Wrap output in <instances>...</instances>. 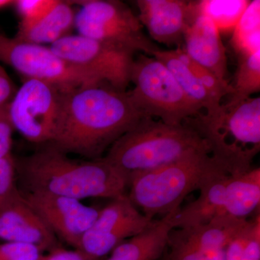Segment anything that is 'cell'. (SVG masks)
I'll use <instances>...</instances> for the list:
<instances>
[{"instance_id":"6da1fadb","label":"cell","mask_w":260,"mask_h":260,"mask_svg":"<svg viewBox=\"0 0 260 260\" xmlns=\"http://www.w3.org/2000/svg\"><path fill=\"white\" fill-rule=\"evenodd\" d=\"M145 116L128 92L107 84L65 91L51 146L87 159L104 157L111 146Z\"/></svg>"},{"instance_id":"7a4b0ae2","label":"cell","mask_w":260,"mask_h":260,"mask_svg":"<svg viewBox=\"0 0 260 260\" xmlns=\"http://www.w3.org/2000/svg\"><path fill=\"white\" fill-rule=\"evenodd\" d=\"M15 167L27 191L81 201L86 198L117 199L126 195L128 189V178L104 157L73 159L50 145L15 159Z\"/></svg>"},{"instance_id":"3957f363","label":"cell","mask_w":260,"mask_h":260,"mask_svg":"<svg viewBox=\"0 0 260 260\" xmlns=\"http://www.w3.org/2000/svg\"><path fill=\"white\" fill-rule=\"evenodd\" d=\"M208 152L206 142L188 123L170 125L145 116L108 150L104 158L129 179L198 153Z\"/></svg>"},{"instance_id":"277c9868","label":"cell","mask_w":260,"mask_h":260,"mask_svg":"<svg viewBox=\"0 0 260 260\" xmlns=\"http://www.w3.org/2000/svg\"><path fill=\"white\" fill-rule=\"evenodd\" d=\"M189 120L188 124L206 142L212 158L229 175L252 169L260 150L259 97L229 101Z\"/></svg>"},{"instance_id":"5b68a950","label":"cell","mask_w":260,"mask_h":260,"mask_svg":"<svg viewBox=\"0 0 260 260\" xmlns=\"http://www.w3.org/2000/svg\"><path fill=\"white\" fill-rule=\"evenodd\" d=\"M222 172L225 171L209 153L198 152L164 167L130 176L127 197L145 216L162 218L181 208L188 195L200 190L207 181Z\"/></svg>"},{"instance_id":"8992f818","label":"cell","mask_w":260,"mask_h":260,"mask_svg":"<svg viewBox=\"0 0 260 260\" xmlns=\"http://www.w3.org/2000/svg\"><path fill=\"white\" fill-rule=\"evenodd\" d=\"M131 83L134 88L128 94L145 116L180 125L200 114L201 109L186 96L172 73L153 56L142 54L135 59Z\"/></svg>"},{"instance_id":"52a82bcc","label":"cell","mask_w":260,"mask_h":260,"mask_svg":"<svg viewBox=\"0 0 260 260\" xmlns=\"http://www.w3.org/2000/svg\"><path fill=\"white\" fill-rule=\"evenodd\" d=\"M80 7L75 28L79 35L152 56L158 48L143 32V25L128 5L118 0H75Z\"/></svg>"},{"instance_id":"ba28073f","label":"cell","mask_w":260,"mask_h":260,"mask_svg":"<svg viewBox=\"0 0 260 260\" xmlns=\"http://www.w3.org/2000/svg\"><path fill=\"white\" fill-rule=\"evenodd\" d=\"M0 61L27 79L47 82L64 91L106 84L90 71L58 55L50 47L23 42L2 34Z\"/></svg>"},{"instance_id":"9c48e42d","label":"cell","mask_w":260,"mask_h":260,"mask_svg":"<svg viewBox=\"0 0 260 260\" xmlns=\"http://www.w3.org/2000/svg\"><path fill=\"white\" fill-rule=\"evenodd\" d=\"M64 90L47 82L25 78L9 104L13 127L35 144H50L55 135Z\"/></svg>"},{"instance_id":"30bf717a","label":"cell","mask_w":260,"mask_h":260,"mask_svg":"<svg viewBox=\"0 0 260 260\" xmlns=\"http://www.w3.org/2000/svg\"><path fill=\"white\" fill-rule=\"evenodd\" d=\"M50 48L58 55L96 75L103 83L126 90L131 83L135 53L79 35L67 36Z\"/></svg>"},{"instance_id":"8fae6325","label":"cell","mask_w":260,"mask_h":260,"mask_svg":"<svg viewBox=\"0 0 260 260\" xmlns=\"http://www.w3.org/2000/svg\"><path fill=\"white\" fill-rule=\"evenodd\" d=\"M154 220L140 212L127 194L112 200L99 210L77 251L90 260L102 259L124 241L143 232Z\"/></svg>"},{"instance_id":"7c38bea8","label":"cell","mask_w":260,"mask_h":260,"mask_svg":"<svg viewBox=\"0 0 260 260\" xmlns=\"http://www.w3.org/2000/svg\"><path fill=\"white\" fill-rule=\"evenodd\" d=\"M22 193L58 239L75 250L99 215V210L80 200L38 191Z\"/></svg>"},{"instance_id":"4fadbf2b","label":"cell","mask_w":260,"mask_h":260,"mask_svg":"<svg viewBox=\"0 0 260 260\" xmlns=\"http://www.w3.org/2000/svg\"><path fill=\"white\" fill-rule=\"evenodd\" d=\"M138 19L152 39L160 44L178 46L184 42L186 29L198 13V1L138 0Z\"/></svg>"},{"instance_id":"5bb4252c","label":"cell","mask_w":260,"mask_h":260,"mask_svg":"<svg viewBox=\"0 0 260 260\" xmlns=\"http://www.w3.org/2000/svg\"><path fill=\"white\" fill-rule=\"evenodd\" d=\"M0 240L34 246L42 253L61 246L58 238L19 189L0 210Z\"/></svg>"},{"instance_id":"9a60e30c","label":"cell","mask_w":260,"mask_h":260,"mask_svg":"<svg viewBox=\"0 0 260 260\" xmlns=\"http://www.w3.org/2000/svg\"><path fill=\"white\" fill-rule=\"evenodd\" d=\"M184 42V47L181 48L191 59L219 79L226 80V53L220 30L213 20L200 10L186 30Z\"/></svg>"},{"instance_id":"2e32d148","label":"cell","mask_w":260,"mask_h":260,"mask_svg":"<svg viewBox=\"0 0 260 260\" xmlns=\"http://www.w3.org/2000/svg\"><path fill=\"white\" fill-rule=\"evenodd\" d=\"M246 220L221 216L198 226L174 229L168 244L205 251L225 250Z\"/></svg>"},{"instance_id":"e0dca14e","label":"cell","mask_w":260,"mask_h":260,"mask_svg":"<svg viewBox=\"0 0 260 260\" xmlns=\"http://www.w3.org/2000/svg\"><path fill=\"white\" fill-rule=\"evenodd\" d=\"M181 208L173 210L138 235L116 246L107 260H157L165 251L169 235L174 229V218Z\"/></svg>"},{"instance_id":"ac0fdd59","label":"cell","mask_w":260,"mask_h":260,"mask_svg":"<svg viewBox=\"0 0 260 260\" xmlns=\"http://www.w3.org/2000/svg\"><path fill=\"white\" fill-rule=\"evenodd\" d=\"M229 174L218 173L200 189L196 200L181 208L174 218V229H185L209 223L224 216L225 189Z\"/></svg>"},{"instance_id":"d6986e66","label":"cell","mask_w":260,"mask_h":260,"mask_svg":"<svg viewBox=\"0 0 260 260\" xmlns=\"http://www.w3.org/2000/svg\"><path fill=\"white\" fill-rule=\"evenodd\" d=\"M75 13L71 1L55 0L42 18L25 28L18 29L15 38L23 42L44 45L54 44L75 28Z\"/></svg>"},{"instance_id":"ffe728a7","label":"cell","mask_w":260,"mask_h":260,"mask_svg":"<svg viewBox=\"0 0 260 260\" xmlns=\"http://www.w3.org/2000/svg\"><path fill=\"white\" fill-rule=\"evenodd\" d=\"M260 168L229 176L225 189L224 216L246 220L259 212Z\"/></svg>"},{"instance_id":"44dd1931","label":"cell","mask_w":260,"mask_h":260,"mask_svg":"<svg viewBox=\"0 0 260 260\" xmlns=\"http://www.w3.org/2000/svg\"><path fill=\"white\" fill-rule=\"evenodd\" d=\"M152 56L167 67L186 96L200 109H204L206 112H210L221 104L210 95L187 65L177 55L175 49L162 50L159 49L154 51Z\"/></svg>"},{"instance_id":"7402d4cb","label":"cell","mask_w":260,"mask_h":260,"mask_svg":"<svg viewBox=\"0 0 260 260\" xmlns=\"http://www.w3.org/2000/svg\"><path fill=\"white\" fill-rule=\"evenodd\" d=\"M233 49L238 57L250 55L260 50V1L249 2L234 28Z\"/></svg>"},{"instance_id":"603a6c76","label":"cell","mask_w":260,"mask_h":260,"mask_svg":"<svg viewBox=\"0 0 260 260\" xmlns=\"http://www.w3.org/2000/svg\"><path fill=\"white\" fill-rule=\"evenodd\" d=\"M225 260H260V212L248 218L224 250Z\"/></svg>"},{"instance_id":"cb8c5ba5","label":"cell","mask_w":260,"mask_h":260,"mask_svg":"<svg viewBox=\"0 0 260 260\" xmlns=\"http://www.w3.org/2000/svg\"><path fill=\"white\" fill-rule=\"evenodd\" d=\"M230 102H238L250 98L260 90V50L250 55L239 57V64Z\"/></svg>"},{"instance_id":"d4e9b609","label":"cell","mask_w":260,"mask_h":260,"mask_svg":"<svg viewBox=\"0 0 260 260\" xmlns=\"http://www.w3.org/2000/svg\"><path fill=\"white\" fill-rule=\"evenodd\" d=\"M250 1H198V8L208 15L219 30L234 28Z\"/></svg>"},{"instance_id":"484cf974","label":"cell","mask_w":260,"mask_h":260,"mask_svg":"<svg viewBox=\"0 0 260 260\" xmlns=\"http://www.w3.org/2000/svg\"><path fill=\"white\" fill-rule=\"evenodd\" d=\"M176 53L179 58L184 61L191 73L200 80V83L204 85L205 88L209 92L210 95L215 98L217 101L221 103L222 99L227 95H232L233 90L231 84L227 80H221L217 78L213 73L206 68L191 59L182 48L177 47Z\"/></svg>"},{"instance_id":"4316f807","label":"cell","mask_w":260,"mask_h":260,"mask_svg":"<svg viewBox=\"0 0 260 260\" xmlns=\"http://www.w3.org/2000/svg\"><path fill=\"white\" fill-rule=\"evenodd\" d=\"M55 0H15L20 18L18 29L25 28L39 20L54 5Z\"/></svg>"},{"instance_id":"83f0119b","label":"cell","mask_w":260,"mask_h":260,"mask_svg":"<svg viewBox=\"0 0 260 260\" xmlns=\"http://www.w3.org/2000/svg\"><path fill=\"white\" fill-rule=\"evenodd\" d=\"M16 175L15 159L13 155L0 159V210L18 191Z\"/></svg>"},{"instance_id":"f1b7e54d","label":"cell","mask_w":260,"mask_h":260,"mask_svg":"<svg viewBox=\"0 0 260 260\" xmlns=\"http://www.w3.org/2000/svg\"><path fill=\"white\" fill-rule=\"evenodd\" d=\"M157 260H225L224 250L205 251L184 246L167 244Z\"/></svg>"},{"instance_id":"f546056e","label":"cell","mask_w":260,"mask_h":260,"mask_svg":"<svg viewBox=\"0 0 260 260\" xmlns=\"http://www.w3.org/2000/svg\"><path fill=\"white\" fill-rule=\"evenodd\" d=\"M42 254L34 246L11 242L0 244V260H38Z\"/></svg>"},{"instance_id":"4dcf8cb0","label":"cell","mask_w":260,"mask_h":260,"mask_svg":"<svg viewBox=\"0 0 260 260\" xmlns=\"http://www.w3.org/2000/svg\"><path fill=\"white\" fill-rule=\"evenodd\" d=\"M15 129L10 119L9 104L0 107V159L12 155L13 133Z\"/></svg>"},{"instance_id":"1f68e13d","label":"cell","mask_w":260,"mask_h":260,"mask_svg":"<svg viewBox=\"0 0 260 260\" xmlns=\"http://www.w3.org/2000/svg\"><path fill=\"white\" fill-rule=\"evenodd\" d=\"M16 91L14 83L0 65V107L9 104Z\"/></svg>"},{"instance_id":"d6a6232c","label":"cell","mask_w":260,"mask_h":260,"mask_svg":"<svg viewBox=\"0 0 260 260\" xmlns=\"http://www.w3.org/2000/svg\"><path fill=\"white\" fill-rule=\"evenodd\" d=\"M38 260H90L80 251L75 249H67L62 246L54 250L42 254Z\"/></svg>"},{"instance_id":"836d02e7","label":"cell","mask_w":260,"mask_h":260,"mask_svg":"<svg viewBox=\"0 0 260 260\" xmlns=\"http://www.w3.org/2000/svg\"><path fill=\"white\" fill-rule=\"evenodd\" d=\"M15 0H0V10L14 6Z\"/></svg>"}]
</instances>
